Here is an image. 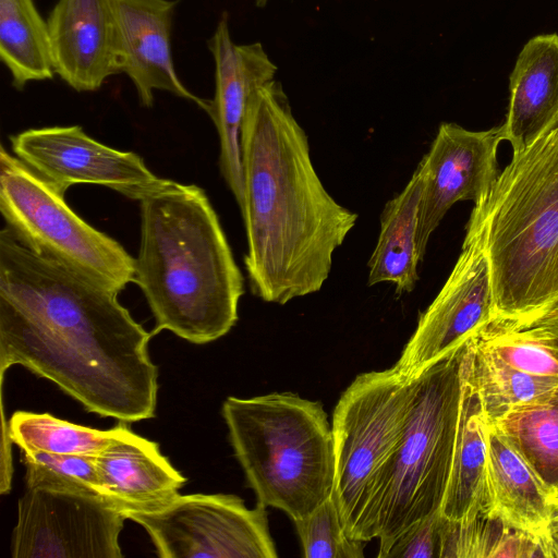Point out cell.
Here are the masks:
<instances>
[{"instance_id":"6da1fadb","label":"cell","mask_w":558,"mask_h":558,"mask_svg":"<svg viewBox=\"0 0 558 558\" xmlns=\"http://www.w3.org/2000/svg\"><path fill=\"white\" fill-rule=\"evenodd\" d=\"M146 331L118 292L0 231V375L17 364L88 412L134 423L155 416L158 369Z\"/></svg>"},{"instance_id":"7a4b0ae2","label":"cell","mask_w":558,"mask_h":558,"mask_svg":"<svg viewBox=\"0 0 558 558\" xmlns=\"http://www.w3.org/2000/svg\"><path fill=\"white\" fill-rule=\"evenodd\" d=\"M241 151L240 211L252 293L283 305L318 292L329 277L333 253L359 216L325 189L307 135L276 80L256 88L248 100Z\"/></svg>"},{"instance_id":"3957f363","label":"cell","mask_w":558,"mask_h":558,"mask_svg":"<svg viewBox=\"0 0 558 558\" xmlns=\"http://www.w3.org/2000/svg\"><path fill=\"white\" fill-rule=\"evenodd\" d=\"M138 203L133 282L153 313V335L168 330L195 344L223 337L238 322L244 279L205 191L163 179Z\"/></svg>"},{"instance_id":"277c9868","label":"cell","mask_w":558,"mask_h":558,"mask_svg":"<svg viewBox=\"0 0 558 558\" xmlns=\"http://www.w3.org/2000/svg\"><path fill=\"white\" fill-rule=\"evenodd\" d=\"M465 231L487 258L495 316L527 317L558 305V125L512 155Z\"/></svg>"},{"instance_id":"5b68a950","label":"cell","mask_w":558,"mask_h":558,"mask_svg":"<svg viewBox=\"0 0 558 558\" xmlns=\"http://www.w3.org/2000/svg\"><path fill=\"white\" fill-rule=\"evenodd\" d=\"M222 416L258 504L296 521L332 497L333 435L320 402L292 392L229 397Z\"/></svg>"},{"instance_id":"8992f818","label":"cell","mask_w":558,"mask_h":558,"mask_svg":"<svg viewBox=\"0 0 558 558\" xmlns=\"http://www.w3.org/2000/svg\"><path fill=\"white\" fill-rule=\"evenodd\" d=\"M468 341L414 377L404 428L373 500L366 541L388 544L440 510L461 411Z\"/></svg>"},{"instance_id":"52a82bcc","label":"cell","mask_w":558,"mask_h":558,"mask_svg":"<svg viewBox=\"0 0 558 558\" xmlns=\"http://www.w3.org/2000/svg\"><path fill=\"white\" fill-rule=\"evenodd\" d=\"M413 378L392 366L357 375L332 413V499L345 533L366 541L369 510L401 438Z\"/></svg>"},{"instance_id":"ba28073f","label":"cell","mask_w":558,"mask_h":558,"mask_svg":"<svg viewBox=\"0 0 558 558\" xmlns=\"http://www.w3.org/2000/svg\"><path fill=\"white\" fill-rule=\"evenodd\" d=\"M0 211L5 227L32 252L118 293L133 282L135 258L75 214L64 195L3 145Z\"/></svg>"},{"instance_id":"9c48e42d","label":"cell","mask_w":558,"mask_h":558,"mask_svg":"<svg viewBox=\"0 0 558 558\" xmlns=\"http://www.w3.org/2000/svg\"><path fill=\"white\" fill-rule=\"evenodd\" d=\"M161 558H276L266 507L235 495H175L149 511H126Z\"/></svg>"},{"instance_id":"30bf717a","label":"cell","mask_w":558,"mask_h":558,"mask_svg":"<svg viewBox=\"0 0 558 558\" xmlns=\"http://www.w3.org/2000/svg\"><path fill=\"white\" fill-rule=\"evenodd\" d=\"M126 517L107 497L74 486L26 485L17 501L13 558H120Z\"/></svg>"},{"instance_id":"8fae6325","label":"cell","mask_w":558,"mask_h":558,"mask_svg":"<svg viewBox=\"0 0 558 558\" xmlns=\"http://www.w3.org/2000/svg\"><path fill=\"white\" fill-rule=\"evenodd\" d=\"M487 258L480 239L465 233L461 253L442 288L420 315L395 369L416 377L474 337L495 317Z\"/></svg>"},{"instance_id":"7c38bea8","label":"cell","mask_w":558,"mask_h":558,"mask_svg":"<svg viewBox=\"0 0 558 558\" xmlns=\"http://www.w3.org/2000/svg\"><path fill=\"white\" fill-rule=\"evenodd\" d=\"M10 142L14 155L62 195L74 184L90 183L140 201L163 180L137 154L109 147L78 125L29 129Z\"/></svg>"},{"instance_id":"4fadbf2b","label":"cell","mask_w":558,"mask_h":558,"mask_svg":"<svg viewBox=\"0 0 558 558\" xmlns=\"http://www.w3.org/2000/svg\"><path fill=\"white\" fill-rule=\"evenodd\" d=\"M501 125L470 131L444 122L428 151L417 165L423 173L416 244L423 260L432 233L447 211L460 201L481 202L496 181Z\"/></svg>"},{"instance_id":"5bb4252c","label":"cell","mask_w":558,"mask_h":558,"mask_svg":"<svg viewBox=\"0 0 558 558\" xmlns=\"http://www.w3.org/2000/svg\"><path fill=\"white\" fill-rule=\"evenodd\" d=\"M215 62V94L204 110L219 137V168L239 208L244 197L241 131L248 100L256 88L275 80L277 66L259 43H233L228 17L221 16L208 43Z\"/></svg>"},{"instance_id":"9a60e30c","label":"cell","mask_w":558,"mask_h":558,"mask_svg":"<svg viewBox=\"0 0 558 558\" xmlns=\"http://www.w3.org/2000/svg\"><path fill=\"white\" fill-rule=\"evenodd\" d=\"M47 22L56 74L74 90L120 73L117 0H58Z\"/></svg>"},{"instance_id":"2e32d148","label":"cell","mask_w":558,"mask_h":558,"mask_svg":"<svg viewBox=\"0 0 558 558\" xmlns=\"http://www.w3.org/2000/svg\"><path fill=\"white\" fill-rule=\"evenodd\" d=\"M177 0H117L118 66L132 81L144 107L156 90L194 101L203 110L207 99L190 92L175 71L171 29Z\"/></svg>"},{"instance_id":"e0dca14e","label":"cell","mask_w":558,"mask_h":558,"mask_svg":"<svg viewBox=\"0 0 558 558\" xmlns=\"http://www.w3.org/2000/svg\"><path fill=\"white\" fill-rule=\"evenodd\" d=\"M504 140L517 155L558 125V34L532 37L510 74Z\"/></svg>"},{"instance_id":"ac0fdd59","label":"cell","mask_w":558,"mask_h":558,"mask_svg":"<svg viewBox=\"0 0 558 558\" xmlns=\"http://www.w3.org/2000/svg\"><path fill=\"white\" fill-rule=\"evenodd\" d=\"M556 509L522 457L489 424L487 500L482 512L535 538L548 557Z\"/></svg>"},{"instance_id":"d6986e66","label":"cell","mask_w":558,"mask_h":558,"mask_svg":"<svg viewBox=\"0 0 558 558\" xmlns=\"http://www.w3.org/2000/svg\"><path fill=\"white\" fill-rule=\"evenodd\" d=\"M95 463L106 496L123 513L155 510L186 482L157 442L131 429L97 456Z\"/></svg>"},{"instance_id":"ffe728a7","label":"cell","mask_w":558,"mask_h":558,"mask_svg":"<svg viewBox=\"0 0 558 558\" xmlns=\"http://www.w3.org/2000/svg\"><path fill=\"white\" fill-rule=\"evenodd\" d=\"M471 339L464 367L459 427L450 477L440 508L449 522L468 524L487 500V452L489 423L471 377Z\"/></svg>"},{"instance_id":"44dd1931","label":"cell","mask_w":558,"mask_h":558,"mask_svg":"<svg viewBox=\"0 0 558 558\" xmlns=\"http://www.w3.org/2000/svg\"><path fill=\"white\" fill-rule=\"evenodd\" d=\"M423 173L415 169L403 190L388 201L380 214V229L368 260V286L388 282L397 295L410 293L418 280L421 262L416 234Z\"/></svg>"},{"instance_id":"7402d4cb","label":"cell","mask_w":558,"mask_h":558,"mask_svg":"<svg viewBox=\"0 0 558 558\" xmlns=\"http://www.w3.org/2000/svg\"><path fill=\"white\" fill-rule=\"evenodd\" d=\"M472 339L513 367L558 377V305L527 317L495 316Z\"/></svg>"},{"instance_id":"603a6c76","label":"cell","mask_w":558,"mask_h":558,"mask_svg":"<svg viewBox=\"0 0 558 558\" xmlns=\"http://www.w3.org/2000/svg\"><path fill=\"white\" fill-rule=\"evenodd\" d=\"M0 58L17 89L56 74L48 22L34 0H0Z\"/></svg>"},{"instance_id":"cb8c5ba5","label":"cell","mask_w":558,"mask_h":558,"mask_svg":"<svg viewBox=\"0 0 558 558\" xmlns=\"http://www.w3.org/2000/svg\"><path fill=\"white\" fill-rule=\"evenodd\" d=\"M492 425L522 457L558 508V388L545 400L517 408Z\"/></svg>"},{"instance_id":"d4e9b609","label":"cell","mask_w":558,"mask_h":558,"mask_svg":"<svg viewBox=\"0 0 558 558\" xmlns=\"http://www.w3.org/2000/svg\"><path fill=\"white\" fill-rule=\"evenodd\" d=\"M471 344V377L489 424L517 408L543 401L557 390L558 377L521 371L480 349L472 338Z\"/></svg>"},{"instance_id":"484cf974","label":"cell","mask_w":558,"mask_h":558,"mask_svg":"<svg viewBox=\"0 0 558 558\" xmlns=\"http://www.w3.org/2000/svg\"><path fill=\"white\" fill-rule=\"evenodd\" d=\"M130 428L120 424L108 430L77 425L48 413L17 411L8 421L12 442L20 449L56 454L97 457Z\"/></svg>"},{"instance_id":"4316f807","label":"cell","mask_w":558,"mask_h":558,"mask_svg":"<svg viewBox=\"0 0 558 558\" xmlns=\"http://www.w3.org/2000/svg\"><path fill=\"white\" fill-rule=\"evenodd\" d=\"M445 557L545 556L535 538L481 512L468 524L452 523L442 517L440 558Z\"/></svg>"},{"instance_id":"83f0119b","label":"cell","mask_w":558,"mask_h":558,"mask_svg":"<svg viewBox=\"0 0 558 558\" xmlns=\"http://www.w3.org/2000/svg\"><path fill=\"white\" fill-rule=\"evenodd\" d=\"M307 558H362L366 542L350 537L336 504L324 501L308 515L293 521Z\"/></svg>"},{"instance_id":"f1b7e54d","label":"cell","mask_w":558,"mask_h":558,"mask_svg":"<svg viewBox=\"0 0 558 558\" xmlns=\"http://www.w3.org/2000/svg\"><path fill=\"white\" fill-rule=\"evenodd\" d=\"M95 458L21 449V460L26 470V485L40 482L57 483L107 497L97 472Z\"/></svg>"},{"instance_id":"f546056e","label":"cell","mask_w":558,"mask_h":558,"mask_svg":"<svg viewBox=\"0 0 558 558\" xmlns=\"http://www.w3.org/2000/svg\"><path fill=\"white\" fill-rule=\"evenodd\" d=\"M440 510L425 517L379 547V558H440L441 555Z\"/></svg>"},{"instance_id":"4dcf8cb0","label":"cell","mask_w":558,"mask_h":558,"mask_svg":"<svg viewBox=\"0 0 558 558\" xmlns=\"http://www.w3.org/2000/svg\"><path fill=\"white\" fill-rule=\"evenodd\" d=\"M549 555L551 557H558V508L556 509L555 523L550 537Z\"/></svg>"}]
</instances>
